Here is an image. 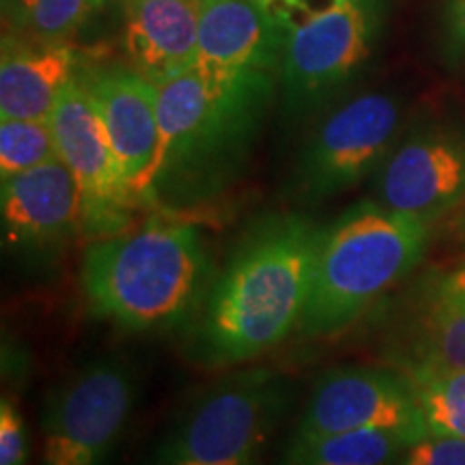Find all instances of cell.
<instances>
[{
  "label": "cell",
  "instance_id": "1",
  "mask_svg": "<svg viewBox=\"0 0 465 465\" xmlns=\"http://www.w3.org/2000/svg\"><path fill=\"white\" fill-rule=\"evenodd\" d=\"M319 232L304 213H270L243 232L188 328L192 362L242 366L300 332Z\"/></svg>",
  "mask_w": 465,
  "mask_h": 465
},
{
  "label": "cell",
  "instance_id": "2",
  "mask_svg": "<svg viewBox=\"0 0 465 465\" xmlns=\"http://www.w3.org/2000/svg\"><path fill=\"white\" fill-rule=\"evenodd\" d=\"M158 91L151 209L188 212L216 201L246 171L274 102L276 74L196 63Z\"/></svg>",
  "mask_w": 465,
  "mask_h": 465
},
{
  "label": "cell",
  "instance_id": "3",
  "mask_svg": "<svg viewBox=\"0 0 465 465\" xmlns=\"http://www.w3.org/2000/svg\"><path fill=\"white\" fill-rule=\"evenodd\" d=\"M199 226L153 216L89 242L80 284L91 315L132 334L188 330L213 278Z\"/></svg>",
  "mask_w": 465,
  "mask_h": 465
},
{
  "label": "cell",
  "instance_id": "4",
  "mask_svg": "<svg viewBox=\"0 0 465 465\" xmlns=\"http://www.w3.org/2000/svg\"><path fill=\"white\" fill-rule=\"evenodd\" d=\"M431 223L360 201L322 224L300 334L330 339L358 323L420 265Z\"/></svg>",
  "mask_w": 465,
  "mask_h": 465
},
{
  "label": "cell",
  "instance_id": "5",
  "mask_svg": "<svg viewBox=\"0 0 465 465\" xmlns=\"http://www.w3.org/2000/svg\"><path fill=\"white\" fill-rule=\"evenodd\" d=\"M289 403L291 383L278 371H232L185 407L160 465H261Z\"/></svg>",
  "mask_w": 465,
  "mask_h": 465
},
{
  "label": "cell",
  "instance_id": "6",
  "mask_svg": "<svg viewBox=\"0 0 465 465\" xmlns=\"http://www.w3.org/2000/svg\"><path fill=\"white\" fill-rule=\"evenodd\" d=\"M405 106L388 91H364L336 102L302 144L289 192L319 205L373 177L405 130Z\"/></svg>",
  "mask_w": 465,
  "mask_h": 465
},
{
  "label": "cell",
  "instance_id": "7",
  "mask_svg": "<svg viewBox=\"0 0 465 465\" xmlns=\"http://www.w3.org/2000/svg\"><path fill=\"white\" fill-rule=\"evenodd\" d=\"M373 50V11L364 0L332 3L291 25L278 67L282 114L291 121L323 113L362 74Z\"/></svg>",
  "mask_w": 465,
  "mask_h": 465
},
{
  "label": "cell",
  "instance_id": "8",
  "mask_svg": "<svg viewBox=\"0 0 465 465\" xmlns=\"http://www.w3.org/2000/svg\"><path fill=\"white\" fill-rule=\"evenodd\" d=\"M138 399L130 362L102 356L75 369L45 401L44 465H106Z\"/></svg>",
  "mask_w": 465,
  "mask_h": 465
},
{
  "label": "cell",
  "instance_id": "9",
  "mask_svg": "<svg viewBox=\"0 0 465 465\" xmlns=\"http://www.w3.org/2000/svg\"><path fill=\"white\" fill-rule=\"evenodd\" d=\"M58 158L65 162L83 194L84 237L89 242L130 229L136 199L127 188L106 127L80 74L61 91L52 108Z\"/></svg>",
  "mask_w": 465,
  "mask_h": 465
},
{
  "label": "cell",
  "instance_id": "10",
  "mask_svg": "<svg viewBox=\"0 0 465 465\" xmlns=\"http://www.w3.org/2000/svg\"><path fill=\"white\" fill-rule=\"evenodd\" d=\"M375 201L407 216L435 223L465 207V125L424 119L405 127L380 171Z\"/></svg>",
  "mask_w": 465,
  "mask_h": 465
},
{
  "label": "cell",
  "instance_id": "11",
  "mask_svg": "<svg viewBox=\"0 0 465 465\" xmlns=\"http://www.w3.org/2000/svg\"><path fill=\"white\" fill-rule=\"evenodd\" d=\"M392 429L422 438L427 433L414 386L397 366H336L312 386L289 440Z\"/></svg>",
  "mask_w": 465,
  "mask_h": 465
},
{
  "label": "cell",
  "instance_id": "12",
  "mask_svg": "<svg viewBox=\"0 0 465 465\" xmlns=\"http://www.w3.org/2000/svg\"><path fill=\"white\" fill-rule=\"evenodd\" d=\"M3 243L22 259H48L84 235L83 194L65 162L54 158L0 179Z\"/></svg>",
  "mask_w": 465,
  "mask_h": 465
},
{
  "label": "cell",
  "instance_id": "13",
  "mask_svg": "<svg viewBox=\"0 0 465 465\" xmlns=\"http://www.w3.org/2000/svg\"><path fill=\"white\" fill-rule=\"evenodd\" d=\"M80 78L106 127L121 173L141 209H151V179L160 144V91L132 65L83 67Z\"/></svg>",
  "mask_w": 465,
  "mask_h": 465
},
{
  "label": "cell",
  "instance_id": "14",
  "mask_svg": "<svg viewBox=\"0 0 465 465\" xmlns=\"http://www.w3.org/2000/svg\"><path fill=\"white\" fill-rule=\"evenodd\" d=\"M291 25L267 0H203L199 63L278 75Z\"/></svg>",
  "mask_w": 465,
  "mask_h": 465
},
{
  "label": "cell",
  "instance_id": "15",
  "mask_svg": "<svg viewBox=\"0 0 465 465\" xmlns=\"http://www.w3.org/2000/svg\"><path fill=\"white\" fill-rule=\"evenodd\" d=\"M391 356L397 369L465 371V300L440 274L422 278L401 308Z\"/></svg>",
  "mask_w": 465,
  "mask_h": 465
},
{
  "label": "cell",
  "instance_id": "16",
  "mask_svg": "<svg viewBox=\"0 0 465 465\" xmlns=\"http://www.w3.org/2000/svg\"><path fill=\"white\" fill-rule=\"evenodd\" d=\"M203 0H125L124 52L127 65L155 84L199 63Z\"/></svg>",
  "mask_w": 465,
  "mask_h": 465
},
{
  "label": "cell",
  "instance_id": "17",
  "mask_svg": "<svg viewBox=\"0 0 465 465\" xmlns=\"http://www.w3.org/2000/svg\"><path fill=\"white\" fill-rule=\"evenodd\" d=\"M80 69V52L69 42L3 33L0 119L48 121L61 91Z\"/></svg>",
  "mask_w": 465,
  "mask_h": 465
},
{
  "label": "cell",
  "instance_id": "18",
  "mask_svg": "<svg viewBox=\"0 0 465 465\" xmlns=\"http://www.w3.org/2000/svg\"><path fill=\"white\" fill-rule=\"evenodd\" d=\"M414 435L362 429L312 440H289L276 465H394Z\"/></svg>",
  "mask_w": 465,
  "mask_h": 465
},
{
  "label": "cell",
  "instance_id": "19",
  "mask_svg": "<svg viewBox=\"0 0 465 465\" xmlns=\"http://www.w3.org/2000/svg\"><path fill=\"white\" fill-rule=\"evenodd\" d=\"M414 386L427 433L465 441V371L399 369Z\"/></svg>",
  "mask_w": 465,
  "mask_h": 465
},
{
  "label": "cell",
  "instance_id": "20",
  "mask_svg": "<svg viewBox=\"0 0 465 465\" xmlns=\"http://www.w3.org/2000/svg\"><path fill=\"white\" fill-rule=\"evenodd\" d=\"M106 0H25L5 33H22L50 42H69Z\"/></svg>",
  "mask_w": 465,
  "mask_h": 465
},
{
  "label": "cell",
  "instance_id": "21",
  "mask_svg": "<svg viewBox=\"0 0 465 465\" xmlns=\"http://www.w3.org/2000/svg\"><path fill=\"white\" fill-rule=\"evenodd\" d=\"M58 158L50 121L0 119V179Z\"/></svg>",
  "mask_w": 465,
  "mask_h": 465
},
{
  "label": "cell",
  "instance_id": "22",
  "mask_svg": "<svg viewBox=\"0 0 465 465\" xmlns=\"http://www.w3.org/2000/svg\"><path fill=\"white\" fill-rule=\"evenodd\" d=\"M394 465H465V441L424 433L405 446Z\"/></svg>",
  "mask_w": 465,
  "mask_h": 465
},
{
  "label": "cell",
  "instance_id": "23",
  "mask_svg": "<svg viewBox=\"0 0 465 465\" xmlns=\"http://www.w3.org/2000/svg\"><path fill=\"white\" fill-rule=\"evenodd\" d=\"M31 440L25 416L15 401L5 394L0 401V465H26Z\"/></svg>",
  "mask_w": 465,
  "mask_h": 465
},
{
  "label": "cell",
  "instance_id": "24",
  "mask_svg": "<svg viewBox=\"0 0 465 465\" xmlns=\"http://www.w3.org/2000/svg\"><path fill=\"white\" fill-rule=\"evenodd\" d=\"M444 54L450 63H465V0L444 5Z\"/></svg>",
  "mask_w": 465,
  "mask_h": 465
},
{
  "label": "cell",
  "instance_id": "25",
  "mask_svg": "<svg viewBox=\"0 0 465 465\" xmlns=\"http://www.w3.org/2000/svg\"><path fill=\"white\" fill-rule=\"evenodd\" d=\"M441 281H444L446 287L455 291L459 298L465 300V263L455 267V270L446 272V274H440Z\"/></svg>",
  "mask_w": 465,
  "mask_h": 465
},
{
  "label": "cell",
  "instance_id": "26",
  "mask_svg": "<svg viewBox=\"0 0 465 465\" xmlns=\"http://www.w3.org/2000/svg\"><path fill=\"white\" fill-rule=\"evenodd\" d=\"M22 5H25V0H0V9H3V25L5 26L14 22V17L17 15V11H20Z\"/></svg>",
  "mask_w": 465,
  "mask_h": 465
},
{
  "label": "cell",
  "instance_id": "27",
  "mask_svg": "<svg viewBox=\"0 0 465 465\" xmlns=\"http://www.w3.org/2000/svg\"><path fill=\"white\" fill-rule=\"evenodd\" d=\"M457 232H459V237H461V240H465V207L461 209V218L457 220Z\"/></svg>",
  "mask_w": 465,
  "mask_h": 465
},
{
  "label": "cell",
  "instance_id": "28",
  "mask_svg": "<svg viewBox=\"0 0 465 465\" xmlns=\"http://www.w3.org/2000/svg\"><path fill=\"white\" fill-rule=\"evenodd\" d=\"M334 3H349V0H334Z\"/></svg>",
  "mask_w": 465,
  "mask_h": 465
}]
</instances>
